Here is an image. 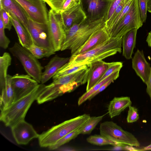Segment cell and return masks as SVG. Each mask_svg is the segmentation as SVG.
<instances>
[{
    "mask_svg": "<svg viewBox=\"0 0 151 151\" xmlns=\"http://www.w3.org/2000/svg\"><path fill=\"white\" fill-rule=\"evenodd\" d=\"M81 127L65 136L59 140L54 144L49 147V148L52 150L57 149L61 146L75 138L78 135L81 134Z\"/></svg>",
    "mask_w": 151,
    "mask_h": 151,
    "instance_id": "f546056e",
    "label": "cell"
},
{
    "mask_svg": "<svg viewBox=\"0 0 151 151\" xmlns=\"http://www.w3.org/2000/svg\"><path fill=\"white\" fill-rule=\"evenodd\" d=\"M111 63L106 62L101 60L94 62L90 65L86 91L98 83Z\"/></svg>",
    "mask_w": 151,
    "mask_h": 151,
    "instance_id": "ac0fdd59",
    "label": "cell"
},
{
    "mask_svg": "<svg viewBox=\"0 0 151 151\" xmlns=\"http://www.w3.org/2000/svg\"><path fill=\"white\" fill-rule=\"evenodd\" d=\"M110 38L105 27L99 29L93 32L86 41L71 56L84 53L104 42Z\"/></svg>",
    "mask_w": 151,
    "mask_h": 151,
    "instance_id": "e0dca14e",
    "label": "cell"
},
{
    "mask_svg": "<svg viewBox=\"0 0 151 151\" xmlns=\"http://www.w3.org/2000/svg\"><path fill=\"white\" fill-rule=\"evenodd\" d=\"M86 141L89 143L98 146L111 145L115 146L118 144L107 139L100 134L90 136L87 138Z\"/></svg>",
    "mask_w": 151,
    "mask_h": 151,
    "instance_id": "4dcf8cb0",
    "label": "cell"
},
{
    "mask_svg": "<svg viewBox=\"0 0 151 151\" xmlns=\"http://www.w3.org/2000/svg\"><path fill=\"white\" fill-rule=\"evenodd\" d=\"M105 27L104 19L91 22L87 19L72 26L66 32L60 50H70L73 54L96 30Z\"/></svg>",
    "mask_w": 151,
    "mask_h": 151,
    "instance_id": "6da1fadb",
    "label": "cell"
},
{
    "mask_svg": "<svg viewBox=\"0 0 151 151\" xmlns=\"http://www.w3.org/2000/svg\"><path fill=\"white\" fill-rule=\"evenodd\" d=\"M89 115L84 114L65 121L40 134V146L49 147L68 134L80 128L89 119Z\"/></svg>",
    "mask_w": 151,
    "mask_h": 151,
    "instance_id": "5b68a950",
    "label": "cell"
},
{
    "mask_svg": "<svg viewBox=\"0 0 151 151\" xmlns=\"http://www.w3.org/2000/svg\"><path fill=\"white\" fill-rule=\"evenodd\" d=\"M60 14L65 32L74 24L80 23L86 19L80 3Z\"/></svg>",
    "mask_w": 151,
    "mask_h": 151,
    "instance_id": "9a60e30c",
    "label": "cell"
},
{
    "mask_svg": "<svg viewBox=\"0 0 151 151\" xmlns=\"http://www.w3.org/2000/svg\"><path fill=\"white\" fill-rule=\"evenodd\" d=\"M146 41L149 46L151 47V31L148 33Z\"/></svg>",
    "mask_w": 151,
    "mask_h": 151,
    "instance_id": "ee69618b",
    "label": "cell"
},
{
    "mask_svg": "<svg viewBox=\"0 0 151 151\" xmlns=\"http://www.w3.org/2000/svg\"><path fill=\"white\" fill-rule=\"evenodd\" d=\"M0 9L3 8L6 11L16 17L28 32V16L21 6L16 1L0 0Z\"/></svg>",
    "mask_w": 151,
    "mask_h": 151,
    "instance_id": "d6986e66",
    "label": "cell"
},
{
    "mask_svg": "<svg viewBox=\"0 0 151 151\" xmlns=\"http://www.w3.org/2000/svg\"><path fill=\"white\" fill-rule=\"evenodd\" d=\"M66 0H47L45 2L58 14L61 12L63 5Z\"/></svg>",
    "mask_w": 151,
    "mask_h": 151,
    "instance_id": "8d00e7d4",
    "label": "cell"
},
{
    "mask_svg": "<svg viewBox=\"0 0 151 151\" xmlns=\"http://www.w3.org/2000/svg\"><path fill=\"white\" fill-rule=\"evenodd\" d=\"M0 15L2 17L5 28L10 30L13 25L9 16L3 8L0 9Z\"/></svg>",
    "mask_w": 151,
    "mask_h": 151,
    "instance_id": "f35d334b",
    "label": "cell"
},
{
    "mask_svg": "<svg viewBox=\"0 0 151 151\" xmlns=\"http://www.w3.org/2000/svg\"><path fill=\"white\" fill-rule=\"evenodd\" d=\"M11 83L14 94V102L28 95L39 84L27 74H18L12 76Z\"/></svg>",
    "mask_w": 151,
    "mask_h": 151,
    "instance_id": "4fadbf2b",
    "label": "cell"
},
{
    "mask_svg": "<svg viewBox=\"0 0 151 151\" xmlns=\"http://www.w3.org/2000/svg\"><path fill=\"white\" fill-rule=\"evenodd\" d=\"M132 68L146 85L151 71L150 64L146 60L143 51L138 49L132 58Z\"/></svg>",
    "mask_w": 151,
    "mask_h": 151,
    "instance_id": "2e32d148",
    "label": "cell"
},
{
    "mask_svg": "<svg viewBox=\"0 0 151 151\" xmlns=\"http://www.w3.org/2000/svg\"><path fill=\"white\" fill-rule=\"evenodd\" d=\"M12 58L9 54L5 52L0 57V87L5 84L8 68L11 63Z\"/></svg>",
    "mask_w": 151,
    "mask_h": 151,
    "instance_id": "484cf974",
    "label": "cell"
},
{
    "mask_svg": "<svg viewBox=\"0 0 151 151\" xmlns=\"http://www.w3.org/2000/svg\"><path fill=\"white\" fill-rule=\"evenodd\" d=\"M122 37L110 38L104 42L84 53L72 55L64 65L66 67L88 65L103 60L122 52Z\"/></svg>",
    "mask_w": 151,
    "mask_h": 151,
    "instance_id": "7a4b0ae2",
    "label": "cell"
},
{
    "mask_svg": "<svg viewBox=\"0 0 151 151\" xmlns=\"http://www.w3.org/2000/svg\"><path fill=\"white\" fill-rule=\"evenodd\" d=\"M120 71L116 72L101 81L95 84L90 89L84 93L78 99V104L80 106L88 100L97 91L102 85L108 81L111 80L116 79L119 76Z\"/></svg>",
    "mask_w": 151,
    "mask_h": 151,
    "instance_id": "d4e9b609",
    "label": "cell"
},
{
    "mask_svg": "<svg viewBox=\"0 0 151 151\" xmlns=\"http://www.w3.org/2000/svg\"><path fill=\"white\" fill-rule=\"evenodd\" d=\"M148 0H137L140 17L143 23L145 22L147 17Z\"/></svg>",
    "mask_w": 151,
    "mask_h": 151,
    "instance_id": "d590c367",
    "label": "cell"
},
{
    "mask_svg": "<svg viewBox=\"0 0 151 151\" xmlns=\"http://www.w3.org/2000/svg\"><path fill=\"white\" fill-rule=\"evenodd\" d=\"M45 86L44 84L39 83L28 95L14 102L6 109L1 111L0 121L6 127H11L24 120L28 110Z\"/></svg>",
    "mask_w": 151,
    "mask_h": 151,
    "instance_id": "3957f363",
    "label": "cell"
},
{
    "mask_svg": "<svg viewBox=\"0 0 151 151\" xmlns=\"http://www.w3.org/2000/svg\"><path fill=\"white\" fill-rule=\"evenodd\" d=\"M15 0L30 19L40 23H47L49 12L43 0Z\"/></svg>",
    "mask_w": 151,
    "mask_h": 151,
    "instance_id": "7c38bea8",
    "label": "cell"
},
{
    "mask_svg": "<svg viewBox=\"0 0 151 151\" xmlns=\"http://www.w3.org/2000/svg\"><path fill=\"white\" fill-rule=\"evenodd\" d=\"M149 150H151V142L150 145L144 147L143 148H140V149L137 148V151H146Z\"/></svg>",
    "mask_w": 151,
    "mask_h": 151,
    "instance_id": "7bdbcfd3",
    "label": "cell"
},
{
    "mask_svg": "<svg viewBox=\"0 0 151 151\" xmlns=\"http://www.w3.org/2000/svg\"><path fill=\"white\" fill-rule=\"evenodd\" d=\"M89 67L66 76L53 80L46 86L45 93L47 99L51 101L64 94L71 92L87 82Z\"/></svg>",
    "mask_w": 151,
    "mask_h": 151,
    "instance_id": "277c9868",
    "label": "cell"
},
{
    "mask_svg": "<svg viewBox=\"0 0 151 151\" xmlns=\"http://www.w3.org/2000/svg\"><path fill=\"white\" fill-rule=\"evenodd\" d=\"M137 30L136 28L133 29L122 37V55L127 59L132 58L133 50L135 46Z\"/></svg>",
    "mask_w": 151,
    "mask_h": 151,
    "instance_id": "cb8c5ba5",
    "label": "cell"
},
{
    "mask_svg": "<svg viewBox=\"0 0 151 151\" xmlns=\"http://www.w3.org/2000/svg\"><path fill=\"white\" fill-rule=\"evenodd\" d=\"M123 66V63L121 62H112L108 68L99 82L109 76L113 73L120 71Z\"/></svg>",
    "mask_w": 151,
    "mask_h": 151,
    "instance_id": "e575fe53",
    "label": "cell"
},
{
    "mask_svg": "<svg viewBox=\"0 0 151 151\" xmlns=\"http://www.w3.org/2000/svg\"><path fill=\"white\" fill-rule=\"evenodd\" d=\"M5 29L2 17L0 15V46L6 49L8 47L10 41L5 35Z\"/></svg>",
    "mask_w": 151,
    "mask_h": 151,
    "instance_id": "836d02e7",
    "label": "cell"
},
{
    "mask_svg": "<svg viewBox=\"0 0 151 151\" xmlns=\"http://www.w3.org/2000/svg\"><path fill=\"white\" fill-rule=\"evenodd\" d=\"M109 0L111 1L110 8L107 14V17L109 18L111 17L116 8L122 0Z\"/></svg>",
    "mask_w": 151,
    "mask_h": 151,
    "instance_id": "ab89813d",
    "label": "cell"
},
{
    "mask_svg": "<svg viewBox=\"0 0 151 151\" xmlns=\"http://www.w3.org/2000/svg\"><path fill=\"white\" fill-rule=\"evenodd\" d=\"M28 30L35 44L48 50L55 51L47 23L35 22L28 17Z\"/></svg>",
    "mask_w": 151,
    "mask_h": 151,
    "instance_id": "9c48e42d",
    "label": "cell"
},
{
    "mask_svg": "<svg viewBox=\"0 0 151 151\" xmlns=\"http://www.w3.org/2000/svg\"><path fill=\"white\" fill-rule=\"evenodd\" d=\"M111 3L109 0H80L86 19L91 22L104 19Z\"/></svg>",
    "mask_w": 151,
    "mask_h": 151,
    "instance_id": "30bf717a",
    "label": "cell"
},
{
    "mask_svg": "<svg viewBox=\"0 0 151 151\" xmlns=\"http://www.w3.org/2000/svg\"><path fill=\"white\" fill-rule=\"evenodd\" d=\"M146 85V92L149 95L151 101V71L148 82Z\"/></svg>",
    "mask_w": 151,
    "mask_h": 151,
    "instance_id": "b9f144b4",
    "label": "cell"
},
{
    "mask_svg": "<svg viewBox=\"0 0 151 151\" xmlns=\"http://www.w3.org/2000/svg\"><path fill=\"white\" fill-rule=\"evenodd\" d=\"M137 0H133L131 7L114 29L110 37L120 38L130 30L142 27Z\"/></svg>",
    "mask_w": 151,
    "mask_h": 151,
    "instance_id": "ba28073f",
    "label": "cell"
},
{
    "mask_svg": "<svg viewBox=\"0 0 151 151\" xmlns=\"http://www.w3.org/2000/svg\"><path fill=\"white\" fill-rule=\"evenodd\" d=\"M70 58L60 57L55 55L45 67V70L42 73L41 83L44 84L54 76L57 71L67 63Z\"/></svg>",
    "mask_w": 151,
    "mask_h": 151,
    "instance_id": "ffe728a7",
    "label": "cell"
},
{
    "mask_svg": "<svg viewBox=\"0 0 151 151\" xmlns=\"http://www.w3.org/2000/svg\"><path fill=\"white\" fill-rule=\"evenodd\" d=\"M133 1V0H130L129 1L114 19L109 29L107 31L110 36L115 27L129 10L132 4Z\"/></svg>",
    "mask_w": 151,
    "mask_h": 151,
    "instance_id": "d6a6232c",
    "label": "cell"
},
{
    "mask_svg": "<svg viewBox=\"0 0 151 151\" xmlns=\"http://www.w3.org/2000/svg\"><path fill=\"white\" fill-rule=\"evenodd\" d=\"M129 110L127 117V121L128 123H132L136 122L139 118L137 109L131 106L128 107Z\"/></svg>",
    "mask_w": 151,
    "mask_h": 151,
    "instance_id": "74e56055",
    "label": "cell"
},
{
    "mask_svg": "<svg viewBox=\"0 0 151 151\" xmlns=\"http://www.w3.org/2000/svg\"><path fill=\"white\" fill-rule=\"evenodd\" d=\"M147 11L151 13V0H148Z\"/></svg>",
    "mask_w": 151,
    "mask_h": 151,
    "instance_id": "f6af8a7d",
    "label": "cell"
},
{
    "mask_svg": "<svg viewBox=\"0 0 151 151\" xmlns=\"http://www.w3.org/2000/svg\"><path fill=\"white\" fill-rule=\"evenodd\" d=\"M99 130L100 135L116 144L135 147L140 145L139 141L132 134L124 130L112 121H106L101 123Z\"/></svg>",
    "mask_w": 151,
    "mask_h": 151,
    "instance_id": "52a82bcc",
    "label": "cell"
},
{
    "mask_svg": "<svg viewBox=\"0 0 151 151\" xmlns=\"http://www.w3.org/2000/svg\"><path fill=\"white\" fill-rule=\"evenodd\" d=\"M27 49L37 59L49 57L55 54V52L38 46L34 43Z\"/></svg>",
    "mask_w": 151,
    "mask_h": 151,
    "instance_id": "83f0119b",
    "label": "cell"
},
{
    "mask_svg": "<svg viewBox=\"0 0 151 151\" xmlns=\"http://www.w3.org/2000/svg\"><path fill=\"white\" fill-rule=\"evenodd\" d=\"M47 24L55 51L60 50L66 35L60 14L51 9L48 12Z\"/></svg>",
    "mask_w": 151,
    "mask_h": 151,
    "instance_id": "8fae6325",
    "label": "cell"
},
{
    "mask_svg": "<svg viewBox=\"0 0 151 151\" xmlns=\"http://www.w3.org/2000/svg\"><path fill=\"white\" fill-rule=\"evenodd\" d=\"M6 12L17 33L19 43L28 49L33 43L30 35L16 17L9 12Z\"/></svg>",
    "mask_w": 151,
    "mask_h": 151,
    "instance_id": "7402d4cb",
    "label": "cell"
},
{
    "mask_svg": "<svg viewBox=\"0 0 151 151\" xmlns=\"http://www.w3.org/2000/svg\"><path fill=\"white\" fill-rule=\"evenodd\" d=\"M44 1H46V0H43Z\"/></svg>",
    "mask_w": 151,
    "mask_h": 151,
    "instance_id": "bcb514c9",
    "label": "cell"
},
{
    "mask_svg": "<svg viewBox=\"0 0 151 151\" xmlns=\"http://www.w3.org/2000/svg\"><path fill=\"white\" fill-rule=\"evenodd\" d=\"M105 114L97 116L90 117L88 120L81 127V134H89L94 129L97 124L102 119Z\"/></svg>",
    "mask_w": 151,
    "mask_h": 151,
    "instance_id": "f1b7e54d",
    "label": "cell"
},
{
    "mask_svg": "<svg viewBox=\"0 0 151 151\" xmlns=\"http://www.w3.org/2000/svg\"><path fill=\"white\" fill-rule=\"evenodd\" d=\"M132 104V101L129 97H114L110 102L108 106V112L110 117L113 118L119 116Z\"/></svg>",
    "mask_w": 151,
    "mask_h": 151,
    "instance_id": "603a6c76",
    "label": "cell"
},
{
    "mask_svg": "<svg viewBox=\"0 0 151 151\" xmlns=\"http://www.w3.org/2000/svg\"><path fill=\"white\" fill-rule=\"evenodd\" d=\"M130 0H122L117 6L110 19L105 22V27L107 32L114 19Z\"/></svg>",
    "mask_w": 151,
    "mask_h": 151,
    "instance_id": "1f68e13d",
    "label": "cell"
},
{
    "mask_svg": "<svg viewBox=\"0 0 151 151\" xmlns=\"http://www.w3.org/2000/svg\"><path fill=\"white\" fill-rule=\"evenodd\" d=\"M13 136L19 145H26L34 139L38 138L40 134L32 125L24 120L11 127Z\"/></svg>",
    "mask_w": 151,
    "mask_h": 151,
    "instance_id": "5bb4252c",
    "label": "cell"
},
{
    "mask_svg": "<svg viewBox=\"0 0 151 151\" xmlns=\"http://www.w3.org/2000/svg\"><path fill=\"white\" fill-rule=\"evenodd\" d=\"M90 65L74 66L71 67H66L63 65L56 73L52 77L53 80L71 74L81 70L89 67Z\"/></svg>",
    "mask_w": 151,
    "mask_h": 151,
    "instance_id": "4316f807",
    "label": "cell"
},
{
    "mask_svg": "<svg viewBox=\"0 0 151 151\" xmlns=\"http://www.w3.org/2000/svg\"><path fill=\"white\" fill-rule=\"evenodd\" d=\"M12 76L8 74L5 84L0 87L1 111L5 110L14 102V92L11 83Z\"/></svg>",
    "mask_w": 151,
    "mask_h": 151,
    "instance_id": "44dd1931",
    "label": "cell"
},
{
    "mask_svg": "<svg viewBox=\"0 0 151 151\" xmlns=\"http://www.w3.org/2000/svg\"><path fill=\"white\" fill-rule=\"evenodd\" d=\"M9 50L13 56L20 61L27 74L40 83L44 68L38 59L27 49L17 42Z\"/></svg>",
    "mask_w": 151,
    "mask_h": 151,
    "instance_id": "8992f818",
    "label": "cell"
},
{
    "mask_svg": "<svg viewBox=\"0 0 151 151\" xmlns=\"http://www.w3.org/2000/svg\"><path fill=\"white\" fill-rule=\"evenodd\" d=\"M114 80H111L102 85L97 91L95 92L89 98L88 100H91L95 96L105 89L111 83L114 81Z\"/></svg>",
    "mask_w": 151,
    "mask_h": 151,
    "instance_id": "60d3db41",
    "label": "cell"
}]
</instances>
